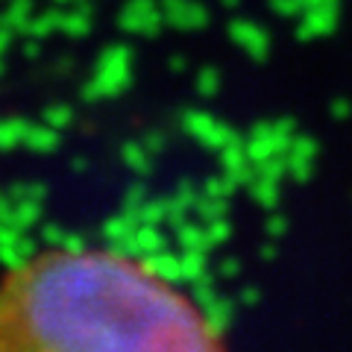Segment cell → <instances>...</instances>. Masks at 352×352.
<instances>
[{
	"mask_svg": "<svg viewBox=\"0 0 352 352\" xmlns=\"http://www.w3.org/2000/svg\"><path fill=\"white\" fill-rule=\"evenodd\" d=\"M220 346L188 294L124 252L47 250L0 279V352Z\"/></svg>",
	"mask_w": 352,
	"mask_h": 352,
	"instance_id": "cell-1",
	"label": "cell"
}]
</instances>
